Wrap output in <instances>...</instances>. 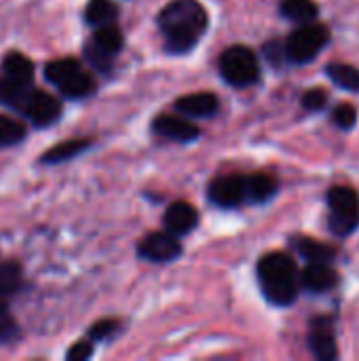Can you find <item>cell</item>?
<instances>
[{"mask_svg":"<svg viewBox=\"0 0 359 361\" xmlns=\"http://www.w3.org/2000/svg\"><path fill=\"white\" fill-rule=\"evenodd\" d=\"M47 80L70 99H83L95 91L93 76L76 59H55L44 68Z\"/></svg>","mask_w":359,"mask_h":361,"instance_id":"cell-3","label":"cell"},{"mask_svg":"<svg viewBox=\"0 0 359 361\" xmlns=\"http://www.w3.org/2000/svg\"><path fill=\"white\" fill-rule=\"evenodd\" d=\"M159 27L165 34L169 53H188L207 30V11L197 0H174L159 13Z\"/></svg>","mask_w":359,"mask_h":361,"instance_id":"cell-1","label":"cell"},{"mask_svg":"<svg viewBox=\"0 0 359 361\" xmlns=\"http://www.w3.org/2000/svg\"><path fill=\"white\" fill-rule=\"evenodd\" d=\"M116 330H118V322H114V319H104V322L93 324V328L89 330V336H91V341H104V338L112 336Z\"/></svg>","mask_w":359,"mask_h":361,"instance_id":"cell-28","label":"cell"},{"mask_svg":"<svg viewBox=\"0 0 359 361\" xmlns=\"http://www.w3.org/2000/svg\"><path fill=\"white\" fill-rule=\"evenodd\" d=\"M218 108H220V102L209 91L193 93V95L180 97L176 102V110L186 116H193V118H209L218 112Z\"/></svg>","mask_w":359,"mask_h":361,"instance_id":"cell-15","label":"cell"},{"mask_svg":"<svg viewBox=\"0 0 359 361\" xmlns=\"http://www.w3.org/2000/svg\"><path fill=\"white\" fill-rule=\"evenodd\" d=\"M2 76L8 80L21 82V85H30L34 78V63L23 53L11 51V53H6V57L2 61Z\"/></svg>","mask_w":359,"mask_h":361,"instance_id":"cell-16","label":"cell"},{"mask_svg":"<svg viewBox=\"0 0 359 361\" xmlns=\"http://www.w3.org/2000/svg\"><path fill=\"white\" fill-rule=\"evenodd\" d=\"M277 182L269 176H248V203H267L275 197Z\"/></svg>","mask_w":359,"mask_h":361,"instance_id":"cell-21","label":"cell"},{"mask_svg":"<svg viewBox=\"0 0 359 361\" xmlns=\"http://www.w3.org/2000/svg\"><path fill=\"white\" fill-rule=\"evenodd\" d=\"M336 283H339V275L330 267V262H309L300 271V286H303V290H307L311 294L328 292V290L336 288Z\"/></svg>","mask_w":359,"mask_h":361,"instance_id":"cell-12","label":"cell"},{"mask_svg":"<svg viewBox=\"0 0 359 361\" xmlns=\"http://www.w3.org/2000/svg\"><path fill=\"white\" fill-rule=\"evenodd\" d=\"M25 133H28V129L21 121L0 114V148L19 144L25 137Z\"/></svg>","mask_w":359,"mask_h":361,"instance_id":"cell-24","label":"cell"},{"mask_svg":"<svg viewBox=\"0 0 359 361\" xmlns=\"http://www.w3.org/2000/svg\"><path fill=\"white\" fill-rule=\"evenodd\" d=\"M330 231L339 237L351 235L359 226V195L351 186H334L328 192Z\"/></svg>","mask_w":359,"mask_h":361,"instance_id":"cell-5","label":"cell"},{"mask_svg":"<svg viewBox=\"0 0 359 361\" xmlns=\"http://www.w3.org/2000/svg\"><path fill=\"white\" fill-rule=\"evenodd\" d=\"M326 102H328V93H326L324 89H320V87L309 89V91L303 95V108L309 110V112L322 110V108L326 106Z\"/></svg>","mask_w":359,"mask_h":361,"instance_id":"cell-26","label":"cell"},{"mask_svg":"<svg viewBox=\"0 0 359 361\" xmlns=\"http://www.w3.org/2000/svg\"><path fill=\"white\" fill-rule=\"evenodd\" d=\"M330 32L322 23H300L298 30H294L286 40V55L292 63H307L313 61L320 51L328 44Z\"/></svg>","mask_w":359,"mask_h":361,"instance_id":"cell-6","label":"cell"},{"mask_svg":"<svg viewBox=\"0 0 359 361\" xmlns=\"http://www.w3.org/2000/svg\"><path fill=\"white\" fill-rule=\"evenodd\" d=\"M140 258L148 262H171L182 254V245L178 241V235L165 231V233H150L146 235L138 245Z\"/></svg>","mask_w":359,"mask_h":361,"instance_id":"cell-10","label":"cell"},{"mask_svg":"<svg viewBox=\"0 0 359 361\" xmlns=\"http://www.w3.org/2000/svg\"><path fill=\"white\" fill-rule=\"evenodd\" d=\"M121 49H123V34L114 23H110V25H102L95 30V34L85 44V55L91 66H95L102 72H108L114 55Z\"/></svg>","mask_w":359,"mask_h":361,"instance_id":"cell-7","label":"cell"},{"mask_svg":"<svg viewBox=\"0 0 359 361\" xmlns=\"http://www.w3.org/2000/svg\"><path fill=\"white\" fill-rule=\"evenodd\" d=\"M207 197L214 205L224 209L248 203V176L233 173V176L216 178L207 188Z\"/></svg>","mask_w":359,"mask_h":361,"instance_id":"cell-9","label":"cell"},{"mask_svg":"<svg viewBox=\"0 0 359 361\" xmlns=\"http://www.w3.org/2000/svg\"><path fill=\"white\" fill-rule=\"evenodd\" d=\"M355 118H358V112H355V108L351 104H341L332 112V121L339 127H343V129H351L353 123H355Z\"/></svg>","mask_w":359,"mask_h":361,"instance_id":"cell-27","label":"cell"},{"mask_svg":"<svg viewBox=\"0 0 359 361\" xmlns=\"http://www.w3.org/2000/svg\"><path fill=\"white\" fill-rule=\"evenodd\" d=\"M296 250L298 254L307 260V262H332L334 256H336V250L330 247V245H324L315 239H307V237H300L296 239Z\"/></svg>","mask_w":359,"mask_h":361,"instance_id":"cell-20","label":"cell"},{"mask_svg":"<svg viewBox=\"0 0 359 361\" xmlns=\"http://www.w3.org/2000/svg\"><path fill=\"white\" fill-rule=\"evenodd\" d=\"M89 146H91V140H68V142H61V144L49 148V150L40 157V163H44V165L66 163V161L78 157L80 152H85Z\"/></svg>","mask_w":359,"mask_h":361,"instance_id":"cell-17","label":"cell"},{"mask_svg":"<svg viewBox=\"0 0 359 361\" xmlns=\"http://www.w3.org/2000/svg\"><path fill=\"white\" fill-rule=\"evenodd\" d=\"M116 17H118V8L110 0H89L85 8V21L93 27L110 25L116 21Z\"/></svg>","mask_w":359,"mask_h":361,"instance_id":"cell-18","label":"cell"},{"mask_svg":"<svg viewBox=\"0 0 359 361\" xmlns=\"http://www.w3.org/2000/svg\"><path fill=\"white\" fill-rule=\"evenodd\" d=\"M152 131H157L161 137L167 140H176V142H193L199 137V129L180 116H171V114H161L152 121Z\"/></svg>","mask_w":359,"mask_h":361,"instance_id":"cell-13","label":"cell"},{"mask_svg":"<svg viewBox=\"0 0 359 361\" xmlns=\"http://www.w3.org/2000/svg\"><path fill=\"white\" fill-rule=\"evenodd\" d=\"M279 11L286 19L296 23H311L320 15V8L313 0H281Z\"/></svg>","mask_w":359,"mask_h":361,"instance_id":"cell-19","label":"cell"},{"mask_svg":"<svg viewBox=\"0 0 359 361\" xmlns=\"http://www.w3.org/2000/svg\"><path fill=\"white\" fill-rule=\"evenodd\" d=\"M197 222H199L197 209L193 205L184 203V201H178V203L169 205L167 212H165V216H163L165 231H169V233H174L178 237L193 233L195 226H197Z\"/></svg>","mask_w":359,"mask_h":361,"instance_id":"cell-14","label":"cell"},{"mask_svg":"<svg viewBox=\"0 0 359 361\" xmlns=\"http://www.w3.org/2000/svg\"><path fill=\"white\" fill-rule=\"evenodd\" d=\"M21 267L17 262H2L0 264V302L8 300L11 296H15L21 288Z\"/></svg>","mask_w":359,"mask_h":361,"instance_id":"cell-22","label":"cell"},{"mask_svg":"<svg viewBox=\"0 0 359 361\" xmlns=\"http://www.w3.org/2000/svg\"><path fill=\"white\" fill-rule=\"evenodd\" d=\"M220 74L233 87H250L260 78L258 57L248 47H229L220 55Z\"/></svg>","mask_w":359,"mask_h":361,"instance_id":"cell-4","label":"cell"},{"mask_svg":"<svg viewBox=\"0 0 359 361\" xmlns=\"http://www.w3.org/2000/svg\"><path fill=\"white\" fill-rule=\"evenodd\" d=\"M258 283L269 302L288 307L300 292V273L296 262L281 252L267 254L258 262Z\"/></svg>","mask_w":359,"mask_h":361,"instance_id":"cell-2","label":"cell"},{"mask_svg":"<svg viewBox=\"0 0 359 361\" xmlns=\"http://www.w3.org/2000/svg\"><path fill=\"white\" fill-rule=\"evenodd\" d=\"M17 338H19V326L8 313V309L4 307V302H0V345H11Z\"/></svg>","mask_w":359,"mask_h":361,"instance_id":"cell-25","label":"cell"},{"mask_svg":"<svg viewBox=\"0 0 359 361\" xmlns=\"http://www.w3.org/2000/svg\"><path fill=\"white\" fill-rule=\"evenodd\" d=\"M326 74L332 78L334 85H339L341 89L347 91H355L359 93V70L347 63H328L326 66Z\"/></svg>","mask_w":359,"mask_h":361,"instance_id":"cell-23","label":"cell"},{"mask_svg":"<svg viewBox=\"0 0 359 361\" xmlns=\"http://www.w3.org/2000/svg\"><path fill=\"white\" fill-rule=\"evenodd\" d=\"M17 112L23 114L36 127H49L61 116V104L51 93H44L40 89H28L17 106Z\"/></svg>","mask_w":359,"mask_h":361,"instance_id":"cell-8","label":"cell"},{"mask_svg":"<svg viewBox=\"0 0 359 361\" xmlns=\"http://www.w3.org/2000/svg\"><path fill=\"white\" fill-rule=\"evenodd\" d=\"M93 355V345L89 341H80L76 345L70 347V351L66 353V360L70 361H85Z\"/></svg>","mask_w":359,"mask_h":361,"instance_id":"cell-29","label":"cell"},{"mask_svg":"<svg viewBox=\"0 0 359 361\" xmlns=\"http://www.w3.org/2000/svg\"><path fill=\"white\" fill-rule=\"evenodd\" d=\"M309 347L313 355L322 361L336 360V338H334V324L330 317H317L311 322L309 330Z\"/></svg>","mask_w":359,"mask_h":361,"instance_id":"cell-11","label":"cell"}]
</instances>
